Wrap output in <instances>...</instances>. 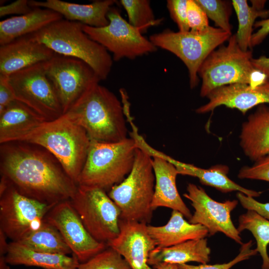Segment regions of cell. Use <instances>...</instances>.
<instances>
[{
	"instance_id": "obj_1",
	"label": "cell",
	"mask_w": 269,
	"mask_h": 269,
	"mask_svg": "<svg viewBox=\"0 0 269 269\" xmlns=\"http://www.w3.org/2000/svg\"><path fill=\"white\" fill-rule=\"evenodd\" d=\"M0 174L21 195L51 206L70 200L78 189L51 153L24 141L0 144Z\"/></svg>"
},
{
	"instance_id": "obj_2",
	"label": "cell",
	"mask_w": 269,
	"mask_h": 269,
	"mask_svg": "<svg viewBox=\"0 0 269 269\" xmlns=\"http://www.w3.org/2000/svg\"><path fill=\"white\" fill-rule=\"evenodd\" d=\"M63 115L84 129L91 141L114 143L128 138L124 107L114 93L99 83Z\"/></svg>"
},
{
	"instance_id": "obj_3",
	"label": "cell",
	"mask_w": 269,
	"mask_h": 269,
	"mask_svg": "<svg viewBox=\"0 0 269 269\" xmlns=\"http://www.w3.org/2000/svg\"><path fill=\"white\" fill-rule=\"evenodd\" d=\"M16 141L34 143L47 149L60 161L76 184L91 142L85 130L64 115L44 122Z\"/></svg>"
},
{
	"instance_id": "obj_4",
	"label": "cell",
	"mask_w": 269,
	"mask_h": 269,
	"mask_svg": "<svg viewBox=\"0 0 269 269\" xmlns=\"http://www.w3.org/2000/svg\"><path fill=\"white\" fill-rule=\"evenodd\" d=\"M83 24L62 18L29 35L55 53L84 61L101 80H106L113 66L112 56L84 31Z\"/></svg>"
},
{
	"instance_id": "obj_5",
	"label": "cell",
	"mask_w": 269,
	"mask_h": 269,
	"mask_svg": "<svg viewBox=\"0 0 269 269\" xmlns=\"http://www.w3.org/2000/svg\"><path fill=\"white\" fill-rule=\"evenodd\" d=\"M228 41L227 45H221L213 51L198 70V77L202 80L201 97H207L214 89L227 85L242 83L256 88L268 81L253 65L252 52L240 48L236 34Z\"/></svg>"
},
{
	"instance_id": "obj_6",
	"label": "cell",
	"mask_w": 269,
	"mask_h": 269,
	"mask_svg": "<svg viewBox=\"0 0 269 269\" xmlns=\"http://www.w3.org/2000/svg\"><path fill=\"white\" fill-rule=\"evenodd\" d=\"M137 148L132 137L114 143L91 141L77 185L109 191L131 171Z\"/></svg>"
},
{
	"instance_id": "obj_7",
	"label": "cell",
	"mask_w": 269,
	"mask_h": 269,
	"mask_svg": "<svg viewBox=\"0 0 269 269\" xmlns=\"http://www.w3.org/2000/svg\"><path fill=\"white\" fill-rule=\"evenodd\" d=\"M154 187L152 157L137 147L131 171L108 194L120 208L121 219L147 224L154 211L151 204Z\"/></svg>"
},
{
	"instance_id": "obj_8",
	"label": "cell",
	"mask_w": 269,
	"mask_h": 269,
	"mask_svg": "<svg viewBox=\"0 0 269 269\" xmlns=\"http://www.w3.org/2000/svg\"><path fill=\"white\" fill-rule=\"evenodd\" d=\"M231 35V33L211 26L207 31L201 33L166 29L152 34L149 39L157 48L170 52L184 63L188 71L190 87L193 89L198 85V72L203 62Z\"/></svg>"
},
{
	"instance_id": "obj_9",
	"label": "cell",
	"mask_w": 269,
	"mask_h": 269,
	"mask_svg": "<svg viewBox=\"0 0 269 269\" xmlns=\"http://www.w3.org/2000/svg\"><path fill=\"white\" fill-rule=\"evenodd\" d=\"M70 201L96 240L107 245L118 236L121 210L106 191L78 186Z\"/></svg>"
},
{
	"instance_id": "obj_10",
	"label": "cell",
	"mask_w": 269,
	"mask_h": 269,
	"mask_svg": "<svg viewBox=\"0 0 269 269\" xmlns=\"http://www.w3.org/2000/svg\"><path fill=\"white\" fill-rule=\"evenodd\" d=\"M107 26L94 27L83 24L84 31L108 52L113 61L136 58L157 51V48L141 32L126 20L117 8L112 6L107 14Z\"/></svg>"
},
{
	"instance_id": "obj_11",
	"label": "cell",
	"mask_w": 269,
	"mask_h": 269,
	"mask_svg": "<svg viewBox=\"0 0 269 269\" xmlns=\"http://www.w3.org/2000/svg\"><path fill=\"white\" fill-rule=\"evenodd\" d=\"M15 100L22 102L47 121L63 115L55 88L47 77L45 62L15 72L8 76Z\"/></svg>"
},
{
	"instance_id": "obj_12",
	"label": "cell",
	"mask_w": 269,
	"mask_h": 269,
	"mask_svg": "<svg viewBox=\"0 0 269 269\" xmlns=\"http://www.w3.org/2000/svg\"><path fill=\"white\" fill-rule=\"evenodd\" d=\"M45 68L56 92L63 114L101 81L84 61L57 53L45 62Z\"/></svg>"
},
{
	"instance_id": "obj_13",
	"label": "cell",
	"mask_w": 269,
	"mask_h": 269,
	"mask_svg": "<svg viewBox=\"0 0 269 269\" xmlns=\"http://www.w3.org/2000/svg\"><path fill=\"white\" fill-rule=\"evenodd\" d=\"M54 206L41 203L8 186L0 194V229L12 242H20L39 228Z\"/></svg>"
},
{
	"instance_id": "obj_14",
	"label": "cell",
	"mask_w": 269,
	"mask_h": 269,
	"mask_svg": "<svg viewBox=\"0 0 269 269\" xmlns=\"http://www.w3.org/2000/svg\"><path fill=\"white\" fill-rule=\"evenodd\" d=\"M187 191L183 196L191 202L194 209V214L189 219L190 223L203 226L210 236L221 232L236 243L243 244L240 233L233 224L231 217L232 211L238 204L237 200L216 201L203 188L193 183L188 184Z\"/></svg>"
},
{
	"instance_id": "obj_15",
	"label": "cell",
	"mask_w": 269,
	"mask_h": 269,
	"mask_svg": "<svg viewBox=\"0 0 269 269\" xmlns=\"http://www.w3.org/2000/svg\"><path fill=\"white\" fill-rule=\"evenodd\" d=\"M44 220L58 230L80 263L86 262L108 247L89 234L70 200L55 205Z\"/></svg>"
},
{
	"instance_id": "obj_16",
	"label": "cell",
	"mask_w": 269,
	"mask_h": 269,
	"mask_svg": "<svg viewBox=\"0 0 269 269\" xmlns=\"http://www.w3.org/2000/svg\"><path fill=\"white\" fill-rule=\"evenodd\" d=\"M131 137L138 148L152 157V165L155 175L154 193L151 207L153 210L163 207L176 210L190 219L192 214L182 199L177 188L176 176L178 174L175 166L164 156V153L149 145L138 133L137 129L132 130Z\"/></svg>"
},
{
	"instance_id": "obj_17",
	"label": "cell",
	"mask_w": 269,
	"mask_h": 269,
	"mask_svg": "<svg viewBox=\"0 0 269 269\" xmlns=\"http://www.w3.org/2000/svg\"><path fill=\"white\" fill-rule=\"evenodd\" d=\"M120 233L107 246L119 253L132 269H154L148 264L150 253L156 244L148 233L147 225L120 219Z\"/></svg>"
},
{
	"instance_id": "obj_18",
	"label": "cell",
	"mask_w": 269,
	"mask_h": 269,
	"mask_svg": "<svg viewBox=\"0 0 269 269\" xmlns=\"http://www.w3.org/2000/svg\"><path fill=\"white\" fill-rule=\"evenodd\" d=\"M207 97L208 102L197 109V113H208L224 105L245 114L255 106L269 103V81L256 88L242 83L223 86L213 90Z\"/></svg>"
},
{
	"instance_id": "obj_19",
	"label": "cell",
	"mask_w": 269,
	"mask_h": 269,
	"mask_svg": "<svg viewBox=\"0 0 269 269\" xmlns=\"http://www.w3.org/2000/svg\"><path fill=\"white\" fill-rule=\"evenodd\" d=\"M55 53L29 35L0 46V74H10L50 60Z\"/></svg>"
},
{
	"instance_id": "obj_20",
	"label": "cell",
	"mask_w": 269,
	"mask_h": 269,
	"mask_svg": "<svg viewBox=\"0 0 269 269\" xmlns=\"http://www.w3.org/2000/svg\"><path fill=\"white\" fill-rule=\"evenodd\" d=\"M117 2L115 0H100L83 4L60 0L44 1L32 0H29V4L32 8L41 7L54 10L68 20L77 21L92 27H101L109 23L108 13Z\"/></svg>"
},
{
	"instance_id": "obj_21",
	"label": "cell",
	"mask_w": 269,
	"mask_h": 269,
	"mask_svg": "<svg viewBox=\"0 0 269 269\" xmlns=\"http://www.w3.org/2000/svg\"><path fill=\"white\" fill-rule=\"evenodd\" d=\"M240 145L245 154L256 161L269 156V108L260 105L242 126Z\"/></svg>"
},
{
	"instance_id": "obj_22",
	"label": "cell",
	"mask_w": 269,
	"mask_h": 269,
	"mask_svg": "<svg viewBox=\"0 0 269 269\" xmlns=\"http://www.w3.org/2000/svg\"><path fill=\"white\" fill-rule=\"evenodd\" d=\"M46 121L27 106L15 100L0 113V144L16 141Z\"/></svg>"
},
{
	"instance_id": "obj_23",
	"label": "cell",
	"mask_w": 269,
	"mask_h": 269,
	"mask_svg": "<svg viewBox=\"0 0 269 269\" xmlns=\"http://www.w3.org/2000/svg\"><path fill=\"white\" fill-rule=\"evenodd\" d=\"M62 18L61 14L51 9L34 7L26 14L2 20L0 21V45L35 33Z\"/></svg>"
},
{
	"instance_id": "obj_24",
	"label": "cell",
	"mask_w": 269,
	"mask_h": 269,
	"mask_svg": "<svg viewBox=\"0 0 269 269\" xmlns=\"http://www.w3.org/2000/svg\"><path fill=\"white\" fill-rule=\"evenodd\" d=\"M184 217L180 212L172 210L169 220L164 225H147L148 233L154 241L156 248L169 247L208 235V231L205 227L190 223Z\"/></svg>"
},
{
	"instance_id": "obj_25",
	"label": "cell",
	"mask_w": 269,
	"mask_h": 269,
	"mask_svg": "<svg viewBox=\"0 0 269 269\" xmlns=\"http://www.w3.org/2000/svg\"><path fill=\"white\" fill-rule=\"evenodd\" d=\"M10 265H24L44 269H77L80 264L76 257L50 254L32 250L16 242L9 243L5 255Z\"/></svg>"
},
{
	"instance_id": "obj_26",
	"label": "cell",
	"mask_w": 269,
	"mask_h": 269,
	"mask_svg": "<svg viewBox=\"0 0 269 269\" xmlns=\"http://www.w3.org/2000/svg\"><path fill=\"white\" fill-rule=\"evenodd\" d=\"M210 253L205 238L191 240L169 247L156 248L150 253L147 263L151 266L161 263L178 265L195 262L207 264Z\"/></svg>"
},
{
	"instance_id": "obj_27",
	"label": "cell",
	"mask_w": 269,
	"mask_h": 269,
	"mask_svg": "<svg viewBox=\"0 0 269 269\" xmlns=\"http://www.w3.org/2000/svg\"><path fill=\"white\" fill-rule=\"evenodd\" d=\"M164 157L175 166L179 174L197 177L202 184L215 188L222 192L238 191L252 197H258L262 193L245 188L231 180L227 176L229 169L226 166L216 165L204 169L176 160L166 154Z\"/></svg>"
},
{
	"instance_id": "obj_28",
	"label": "cell",
	"mask_w": 269,
	"mask_h": 269,
	"mask_svg": "<svg viewBox=\"0 0 269 269\" xmlns=\"http://www.w3.org/2000/svg\"><path fill=\"white\" fill-rule=\"evenodd\" d=\"M19 243L40 252L64 255L72 253L58 230L45 220L39 228L27 235Z\"/></svg>"
},
{
	"instance_id": "obj_29",
	"label": "cell",
	"mask_w": 269,
	"mask_h": 269,
	"mask_svg": "<svg viewBox=\"0 0 269 269\" xmlns=\"http://www.w3.org/2000/svg\"><path fill=\"white\" fill-rule=\"evenodd\" d=\"M231 2L238 20V28L236 33L237 42L240 48L246 51L251 48V40L255 20L259 17H268L269 9L261 8L253 4L249 5L246 0H233Z\"/></svg>"
},
{
	"instance_id": "obj_30",
	"label": "cell",
	"mask_w": 269,
	"mask_h": 269,
	"mask_svg": "<svg viewBox=\"0 0 269 269\" xmlns=\"http://www.w3.org/2000/svg\"><path fill=\"white\" fill-rule=\"evenodd\" d=\"M238 231H250L257 242L256 250L262 257V269H269V257L267 247L269 244V220L256 212L248 210L239 216Z\"/></svg>"
},
{
	"instance_id": "obj_31",
	"label": "cell",
	"mask_w": 269,
	"mask_h": 269,
	"mask_svg": "<svg viewBox=\"0 0 269 269\" xmlns=\"http://www.w3.org/2000/svg\"><path fill=\"white\" fill-rule=\"evenodd\" d=\"M127 13L128 22L143 34L148 28L160 22L155 19L149 0H121Z\"/></svg>"
},
{
	"instance_id": "obj_32",
	"label": "cell",
	"mask_w": 269,
	"mask_h": 269,
	"mask_svg": "<svg viewBox=\"0 0 269 269\" xmlns=\"http://www.w3.org/2000/svg\"><path fill=\"white\" fill-rule=\"evenodd\" d=\"M203 9L208 17L213 20L215 26L232 33L230 23L231 14V2L222 0H195Z\"/></svg>"
},
{
	"instance_id": "obj_33",
	"label": "cell",
	"mask_w": 269,
	"mask_h": 269,
	"mask_svg": "<svg viewBox=\"0 0 269 269\" xmlns=\"http://www.w3.org/2000/svg\"><path fill=\"white\" fill-rule=\"evenodd\" d=\"M77 269H132L119 253L108 246L88 261L80 263Z\"/></svg>"
},
{
	"instance_id": "obj_34",
	"label": "cell",
	"mask_w": 269,
	"mask_h": 269,
	"mask_svg": "<svg viewBox=\"0 0 269 269\" xmlns=\"http://www.w3.org/2000/svg\"><path fill=\"white\" fill-rule=\"evenodd\" d=\"M239 254L232 261L228 263L221 264L208 265L201 264L194 266L187 264L176 265L178 269H230L238 263L249 259L251 257L257 254L258 252L255 249H252L253 241L243 243Z\"/></svg>"
},
{
	"instance_id": "obj_35",
	"label": "cell",
	"mask_w": 269,
	"mask_h": 269,
	"mask_svg": "<svg viewBox=\"0 0 269 269\" xmlns=\"http://www.w3.org/2000/svg\"><path fill=\"white\" fill-rule=\"evenodd\" d=\"M187 12L190 32L201 33L210 29L211 26L209 24L207 15L195 0H187Z\"/></svg>"
},
{
	"instance_id": "obj_36",
	"label": "cell",
	"mask_w": 269,
	"mask_h": 269,
	"mask_svg": "<svg viewBox=\"0 0 269 269\" xmlns=\"http://www.w3.org/2000/svg\"><path fill=\"white\" fill-rule=\"evenodd\" d=\"M166 3L170 16L176 24L179 31H189L187 20V0H168Z\"/></svg>"
},
{
	"instance_id": "obj_37",
	"label": "cell",
	"mask_w": 269,
	"mask_h": 269,
	"mask_svg": "<svg viewBox=\"0 0 269 269\" xmlns=\"http://www.w3.org/2000/svg\"><path fill=\"white\" fill-rule=\"evenodd\" d=\"M240 179L261 180L269 182V156L256 161L252 166H244L239 171Z\"/></svg>"
},
{
	"instance_id": "obj_38",
	"label": "cell",
	"mask_w": 269,
	"mask_h": 269,
	"mask_svg": "<svg viewBox=\"0 0 269 269\" xmlns=\"http://www.w3.org/2000/svg\"><path fill=\"white\" fill-rule=\"evenodd\" d=\"M237 197L243 207L248 210L254 211L269 220V202H260L254 197L248 196L240 192L237 194Z\"/></svg>"
},
{
	"instance_id": "obj_39",
	"label": "cell",
	"mask_w": 269,
	"mask_h": 269,
	"mask_svg": "<svg viewBox=\"0 0 269 269\" xmlns=\"http://www.w3.org/2000/svg\"><path fill=\"white\" fill-rule=\"evenodd\" d=\"M33 8L30 6L29 0H17L8 4L0 6V16L10 14L23 15L30 12Z\"/></svg>"
},
{
	"instance_id": "obj_40",
	"label": "cell",
	"mask_w": 269,
	"mask_h": 269,
	"mask_svg": "<svg viewBox=\"0 0 269 269\" xmlns=\"http://www.w3.org/2000/svg\"><path fill=\"white\" fill-rule=\"evenodd\" d=\"M15 100L8 76L0 74V113Z\"/></svg>"
},
{
	"instance_id": "obj_41",
	"label": "cell",
	"mask_w": 269,
	"mask_h": 269,
	"mask_svg": "<svg viewBox=\"0 0 269 269\" xmlns=\"http://www.w3.org/2000/svg\"><path fill=\"white\" fill-rule=\"evenodd\" d=\"M254 27H260V28L252 35L251 40V48L261 43L269 34V18L256 21Z\"/></svg>"
},
{
	"instance_id": "obj_42",
	"label": "cell",
	"mask_w": 269,
	"mask_h": 269,
	"mask_svg": "<svg viewBox=\"0 0 269 269\" xmlns=\"http://www.w3.org/2000/svg\"><path fill=\"white\" fill-rule=\"evenodd\" d=\"M251 61L256 69L263 73L269 79V57L261 56L257 58H252Z\"/></svg>"
},
{
	"instance_id": "obj_43",
	"label": "cell",
	"mask_w": 269,
	"mask_h": 269,
	"mask_svg": "<svg viewBox=\"0 0 269 269\" xmlns=\"http://www.w3.org/2000/svg\"><path fill=\"white\" fill-rule=\"evenodd\" d=\"M6 238L4 233L0 229V256H5L8 251L9 243L6 241Z\"/></svg>"
},
{
	"instance_id": "obj_44",
	"label": "cell",
	"mask_w": 269,
	"mask_h": 269,
	"mask_svg": "<svg viewBox=\"0 0 269 269\" xmlns=\"http://www.w3.org/2000/svg\"><path fill=\"white\" fill-rule=\"evenodd\" d=\"M154 269H178L175 264L167 263H161L152 266Z\"/></svg>"
},
{
	"instance_id": "obj_45",
	"label": "cell",
	"mask_w": 269,
	"mask_h": 269,
	"mask_svg": "<svg viewBox=\"0 0 269 269\" xmlns=\"http://www.w3.org/2000/svg\"><path fill=\"white\" fill-rule=\"evenodd\" d=\"M5 256H0V269H10L8 266Z\"/></svg>"
}]
</instances>
